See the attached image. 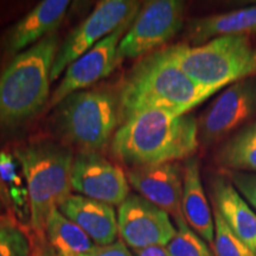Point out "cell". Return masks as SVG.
I'll return each mask as SVG.
<instances>
[{"instance_id":"obj_26","label":"cell","mask_w":256,"mask_h":256,"mask_svg":"<svg viewBox=\"0 0 256 256\" xmlns=\"http://www.w3.org/2000/svg\"><path fill=\"white\" fill-rule=\"evenodd\" d=\"M80 256H134L130 252L127 244L122 240L115 241L108 246H94L90 250Z\"/></svg>"},{"instance_id":"obj_9","label":"cell","mask_w":256,"mask_h":256,"mask_svg":"<svg viewBox=\"0 0 256 256\" xmlns=\"http://www.w3.org/2000/svg\"><path fill=\"white\" fill-rule=\"evenodd\" d=\"M256 114V76L229 86L209 104L198 122V138L206 145L223 140Z\"/></svg>"},{"instance_id":"obj_4","label":"cell","mask_w":256,"mask_h":256,"mask_svg":"<svg viewBox=\"0 0 256 256\" xmlns=\"http://www.w3.org/2000/svg\"><path fill=\"white\" fill-rule=\"evenodd\" d=\"M28 194L30 226L44 238L48 217L70 196L72 152L51 142H30L14 148Z\"/></svg>"},{"instance_id":"obj_3","label":"cell","mask_w":256,"mask_h":256,"mask_svg":"<svg viewBox=\"0 0 256 256\" xmlns=\"http://www.w3.org/2000/svg\"><path fill=\"white\" fill-rule=\"evenodd\" d=\"M60 49L56 34L18 54L0 75V126L12 128L34 118L50 94L51 70Z\"/></svg>"},{"instance_id":"obj_5","label":"cell","mask_w":256,"mask_h":256,"mask_svg":"<svg viewBox=\"0 0 256 256\" xmlns=\"http://www.w3.org/2000/svg\"><path fill=\"white\" fill-rule=\"evenodd\" d=\"M178 66L197 84L218 92L256 76V46L249 36H222L200 46H171Z\"/></svg>"},{"instance_id":"obj_10","label":"cell","mask_w":256,"mask_h":256,"mask_svg":"<svg viewBox=\"0 0 256 256\" xmlns=\"http://www.w3.org/2000/svg\"><path fill=\"white\" fill-rule=\"evenodd\" d=\"M118 228L122 241L133 250L154 246L166 247L177 234L168 212L134 194H128L119 206Z\"/></svg>"},{"instance_id":"obj_7","label":"cell","mask_w":256,"mask_h":256,"mask_svg":"<svg viewBox=\"0 0 256 256\" xmlns=\"http://www.w3.org/2000/svg\"><path fill=\"white\" fill-rule=\"evenodd\" d=\"M184 25V2L151 0L138 12L116 50L118 64L126 58L144 57L172 40Z\"/></svg>"},{"instance_id":"obj_1","label":"cell","mask_w":256,"mask_h":256,"mask_svg":"<svg viewBox=\"0 0 256 256\" xmlns=\"http://www.w3.org/2000/svg\"><path fill=\"white\" fill-rule=\"evenodd\" d=\"M215 92L192 81L176 63L171 46H166L134 64L120 88L119 108L124 119L148 110L184 115Z\"/></svg>"},{"instance_id":"obj_8","label":"cell","mask_w":256,"mask_h":256,"mask_svg":"<svg viewBox=\"0 0 256 256\" xmlns=\"http://www.w3.org/2000/svg\"><path fill=\"white\" fill-rule=\"evenodd\" d=\"M142 4L134 0H104L98 2L94 11L74 30L60 46L51 70V82L74 60L92 49L95 44L110 36L126 22L136 17Z\"/></svg>"},{"instance_id":"obj_19","label":"cell","mask_w":256,"mask_h":256,"mask_svg":"<svg viewBox=\"0 0 256 256\" xmlns=\"http://www.w3.org/2000/svg\"><path fill=\"white\" fill-rule=\"evenodd\" d=\"M44 238L55 256H80L95 246L87 234L58 209L48 217Z\"/></svg>"},{"instance_id":"obj_28","label":"cell","mask_w":256,"mask_h":256,"mask_svg":"<svg viewBox=\"0 0 256 256\" xmlns=\"http://www.w3.org/2000/svg\"><path fill=\"white\" fill-rule=\"evenodd\" d=\"M32 256H55L54 255L52 250H51L49 246L46 241V238H40L38 241V246L36 247V250H34V254Z\"/></svg>"},{"instance_id":"obj_12","label":"cell","mask_w":256,"mask_h":256,"mask_svg":"<svg viewBox=\"0 0 256 256\" xmlns=\"http://www.w3.org/2000/svg\"><path fill=\"white\" fill-rule=\"evenodd\" d=\"M72 188L81 196L108 206H121L130 194L122 170L95 151H83L74 156Z\"/></svg>"},{"instance_id":"obj_13","label":"cell","mask_w":256,"mask_h":256,"mask_svg":"<svg viewBox=\"0 0 256 256\" xmlns=\"http://www.w3.org/2000/svg\"><path fill=\"white\" fill-rule=\"evenodd\" d=\"M128 182L142 197L176 220L182 218L184 168L177 162L132 168Z\"/></svg>"},{"instance_id":"obj_2","label":"cell","mask_w":256,"mask_h":256,"mask_svg":"<svg viewBox=\"0 0 256 256\" xmlns=\"http://www.w3.org/2000/svg\"><path fill=\"white\" fill-rule=\"evenodd\" d=\"M198 145V121L192 115L162 110L130 115L112 139L114 154L133 168L186 160Z\"/></svg>"},{"instance_id":"obj_23","label":"cell","mask_w":256,"mask_h":256,"mask_svg":"<svg viewBox=\"0 0 256 256\" xmlns=\"http://www.w3.org/2000/svg\"><path fill=\"white\" fill-rule=\"evenodd\" d=\"M214 220H215L214 249L216 256H256V252L232 232L216 209H214Z\"/></svg>"},{"instance_id":"obj_21","label":"cell","mask_w":256,"mask_h":256,"mask_svg":"<svg viewBox=\"0 0 256 256\" xmlns=\"http://www.w3.org/2000/svg\"><path fill=\"white\" fill-rule=\"evenodd\" d=\"M19 171L22 166L14 154L8 151H0V177L8 191L11 206H24L28 202L26 186H24L23 178Z\"/></svg>"},{"instance_id":"obj_20","label":"cell","mask_w":256,"mask_h":256,"mask_svg":"<svg viewBox=\"0 0 256 256\" xmlns=\"http://www.w3.org/2000/svg\"><path fill=\"white\" fill-rule=\"evenodd\" d=\"M216 162L229 172L256 174V122L244 127L224 142L217 152Z\"/></svg>"},{"instance_id":"obj_17","label":"cell","mask_w":256,"mask_h":256,"mask_svg":"<svg viewBox=\"0 0 256 256\" xmlns=\"http://www.w3.org/2000/svg\"><path fill=\"white\" fill-rule=\"evenodd\" d=\"M183 197L182 212L188 226L204 242L214 244L215 220L208 203L206 191L202 184L200 160L196 156L188 158L184 162Z\"/></svg>"},{"instance_id":"obj_25","label":"cell","mask_w":256,"mask_h":256,"mask_svg":"<svg viewBox=\"0 0 256 256\" xmlns=\"http://www.w3.org/2000/svg\"><path fill=\"white\" fill-rule=\"evenodd\" d=\"M229 178L234 186H236V190L256 210V174L230 171Z\"/></svg>"},{"instance_id":"obj_11","label":"cell","mask_w":256,"mask_h":256,"mask_svg":"<svg viewBox=\"0 0 256 256\" xmlns=\"http://www.w3.org/2000/svg\"><path fill=\"white\" fill-rule=\"evenodd\" d=\"M133 20L126 22L70 64L64 72L62 81L51 95V107L58 106L66 96L90 87L113 72L118 66V46Z\"/></svg>"},{"instance_id":"obj_14","label":"cell","mask_w":256,"mask_h":256,"mask_svg":"<svg viewBox=\"0 0 256 256\" xmlns=\"http://www.w3.org/2000/svg\"><path fill=\"white\" fill-rule=\"evenodd\" d=\"M69 0H44L10 28L4 40L5 51L17 56L24 49L52 34L69 8Z\"/></svg>"},{"instance_id":"obj_22","label":"cell","mask_w":256,"mask_h":256,"mask_svg":"<svg viewBox=\"0 0 256 256\" xmlns=\"http://www.w3.org/2000/svg\"><path fill=\"white\" fill-rule=\"evenodd\" d=\"M177 234L166 246L171 256H215L208 248L206 243L192 230L184 217L176 220Z\"/></svg>"},{"instance_id":"obj_15","label":"cell","mask_w":256,"mask_h":256,"mask_svg":"<svg viewBox=\"0 0 256 256\" xmlns=\"http://www.w3.org/2000/svg\"><path fill=\"white\" fill-rule=\"evenodd\" d=\"M58 210L87 234L96 246L112 244L116 240L118 217L112 206L81 194H70Z\"/></svg>"},{"instance_id":"obj_24","label":"cell","mask_w":256,"mask_h":256,"mask_svg":"<svg viewBox=\"0 0 256 256\" xmlns=\"http://www.w3.org/2000/svg\"><path fill=\"white\" fill-rule=\"evenodd\" d=\"M0 256H32L28 235L8 216L0 218Z\"/></svg>"},{"instance_id":"obj_29","label":"cell","mask_w":256,"mask_h":256,"mask_svg":"<svg viewBox=\"0 0 256 256\" xmlns=\"http://www.w3.org/2000/svg\"><path fill=\"white\" fill-rule=\"evenodd\" d=\"M0 198H2V203L6 208V210L11 209V202H10V197H8V191L6 188L4 182H2V177H0Z\"/></svg>"},{"instance_id":"obj_6","label":"cell","mask_w":256,"mask_h":256,"mask_svg":"<svg viewBox=\"0 0 256 256\" xmlns=\"http://www.w3.org/2000/svg\"><path fill=\"white\" fill-rule=\"evenodd\" d=\"M119 104L107 92L84 90L57 106L55 126L60 136L84 151L104 148L119 121Z\"/></svg>"},{"instance_id":"obj_16","label":"cell","mask_w":256,"mask_h":256,"mask_svg":"<svg viewBox=\"0 0 256 256\" xmlns=\"http://www.w3.org/2000/svg\"><path fill=\"white\" fill-rule=\"evenodd\" d=\"M214 209L252 250L256 252V214L232 182L216 176L211 180Z\"/></svg>"},{"instance_id":"obj_30","label":"cell","mask_w":256,"mask_h":256,"mask_svg":"<svg viewBox=\"0 0 256 256\" xmlns=\"http://www.w3.org/2000/svg\"><path fill=\"white\" fill-rule=\"evenodd\" d=\"M4 210H6V208H5V206H4V203H2V198H0V218H2V212H4Z\"/></svg>"},{"instance_id":"obj_27","label":"cell","mask_w":256,"mask_h":256,"mask_svg":"<svg viewBox=\"0 0 256 256\" xmlns=\"http://www.w3.org/2000/svg\"><path fill=\"white\" fill-rule=\"evenodd\" d=\"M134 256H171L168 248L164 246H154V247H147L144 249L133 250Z\"/></svg>"},{"instance_id":"obj_18","label":"cell","mask_w":256,"mask_h":256,"mask_svg":"<svg viewBox=\"0 0 256 256\" xmlns=\"http://www.w3.org/2000/svg\"><path fill=\"white\" fill-rule=\"evenodd\" d=\"M256 32V5L226 14L194 19L188 28L192 43H206L222 36H249Z\"/></svg>"}]
</instances>
